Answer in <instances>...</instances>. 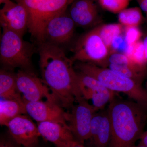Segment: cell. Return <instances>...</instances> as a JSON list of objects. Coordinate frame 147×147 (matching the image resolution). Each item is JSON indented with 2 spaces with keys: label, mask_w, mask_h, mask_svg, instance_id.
Returning <instances> with one entry per match:
<instances>
[{
  "label": "cell",
  "mask_w": 147,
  "mask_h": 147,
  "mask_svg": "<svg viewBox=\"0 0 147 147\" xmlns=\"http://www.w3.org/2000/svg\"><path fill=\"white\" fill-rule=\"evenodd\" d=\"M38 44L42 81L58 104L71 109L75 101L84 98L74 62L67 57L63 47L46 42Z\"/></svg>",
  "instance_id": "6da1fadb"
},
{
  "label": "cell",
  "mask_w": 147,
  "mask_h": 147,
  "mask_svg": "<svg viewBox=\"0 0 147 147\" xmlns=\"http://www.w3.org/2000/svg\"><path fill=\"white\" fill-rule=\"evenodd\" d=\"M107 111L111 125L108 147H133L144 131L147 108L133 100L116 98Z\"/></svg>",
  "instance_id": "7a4b0ae2"
},
{
  "label": "cell",
  "mask_w": 147,
  "mask_h": 147,
  "mask_svg": "<svg viewBox=\"0 0 147 147\" xmlns=\"http://www.w3.org/2000/svg\"><path fill=\"white\" fill-rule=\"evenodd\" d=\"M74 68L97 79L110 90L124 94L147 108V91L142 84L108 67L93 64L77 62Z\"/></svg>",
  "instance_id": "3957f363"
},
{
  "label": "cell",
  "mask_w": 147,
  "mask_h": 147,
  "mask_svg": "<svg viewBox=\"0 0 147 147\" xmlns=\"http://www.w3.org/2000/svg\"><path fill=\"white\" fill-rule=\"evenodd\" d=\"M0 44V61L3 69L11 71L18 68L33 71L32 57L34 45L8 29L2 28Z\"/></svg>",
  "instance_id": "277c9868"
},
{
  "label": "cell",
  "mask_w": 147,
  "mask_h": 147,
  "mask_svg": "<svg viewBox=\"0 0 147 147\" xmlns=\"http://www.w3.org/2000/svg\"><path fill=\"white\" fill-rule=\"evenodd\" d=\"M24 6L29 16L28 31L38 44L43 42L45 27L53 17L65 12L74 0H13Z\"/></svg>",
  "instance_id": "5b68a950"
},
{
  "label": "cell",
  "mask_w": 147,
  "mask_h": 147,
  "mask_svg": "<svg viewBox=\"0 0 147 147\" xmlns=\"http://www.w3.org/2000/svg\"><path fill=\"white\" fill-rule=\"evenodd\" d=\"M110 52L100 36L97 26L79 38L72 48L71 59L108 67Z\"/></svg>",
  "instance_id": "8992f818"
},
{
  "label": "cell",
  "mask_w": 147,
  "mask_h": 147,
  "mask_svg": "<svg viewBox=\"0 0 147 147\" xmlns=\"http://www.w3.org/2000/svg\"><path fill=\"white\" fill-rule=\"evenodd\" d=\"M77 102L67 114V125L75 141L84 144L90 137L92 119L99 110L84 98Z\"/></svg>",
  "instance_id": "52a82bcc"
},
{
  "label": "cell",
  "mask_w": 147,
  "mask_h": 147,
  "mask_svg": "<svg viewBox=\"0 0 147 147\" xmlns=\"http://www.w3.org/2000/svg\"><path fill=\"white\" fill-rule=\"evenodd\" d=\"M16 76L18 89L25 101L36 102L46 98L57 103L50 89L34 72L19 69Z\"/></svg>",
  "instance_id": "ba28073f"
},
{
  "label": "cell",
  "mask_w": 147,
  "mask_h": 147,
  "mask_svg": "<svg viewBox=\"0 0 147 147\" xmlns=\"http://www.w3.org/2000/svg\"><path fill=\"white\" fill-rule=\"evenodd\" d=\"M75 26L67 11L55 16L46 25L42 42L62 47L72 39Z\"/></svg>",
  "instance_id": "9c48e42d"
},
{
  "label": "cell",
  "mask_w": 147,
  "mask_h": 147,
  "mask_svg": "<svg viewBox=\"0 0 147 147\" xmlns=\"http://www.w3.org/2000/svg\"><path fill=\"white\" fill-rule=\"evenodd\" d=\"M77 72L83 97L87 100H91L92 105L98 110H102L115 97V93L97 79L81 71Z\"/></svg>",
  "instance_id": "30bf717a"
},
{
  "label": "cell",
  "mask_w": 147,
  "mask_h": 147,
  "mask_svg": "<svg viewBox=\"0 0 147 147\" xmlns=\"http://www.w3.org/2000/svg\"><path fill=\"white\" fill-rule=\"evenodd\" d=\"M0 24L2 28L8 29L23 37L28 30L26 9L23 5L14 1L5 3L0 10Z\"/></svg>",
  "instance_id": "8fae6325"
},
{
  "label": "cell",
  "mask_w": 147,
  "mask_h": 147,
  "mask_svg": "<svg viewBox=\"0 0 147 147\" xmlns=\"http://www.w3.org/2000/svg\"><path fill=\"white\" fill-rule=\"evenodd\" d=\"M9 135L23 147H36L38 146L40 134L36 126L30 118L21 115L13 119L7 126Z\"/></svg>",
  "instance_id": "7c38bea8"
},
{
  "label": "cell",
  "mask_w": 147,
  "mask_h": 147,
  "mask_svg": "<svg viewBox=\"0 0 147 147\" xmlns=\"http://www.w3.org/2000/svg\"><path fill=\"white\" fill-rule=\"evenodd\" d=\"M24 102L27 114L38 123L54 122L68 127V113L64 112L62 107L57 102L48 100L45 102L41 100L36 102L24 100Z\"/></svg>",
  "instance_id": "4fadbf2b"
},
{
  "label": "cell",
  "mask_w": 147,
  "mask_h": 147,
  "mask_svg": "<svg viewBox=\"0 0 147 147\" xmlns=\"http://www.w3.org/2000/svg\"><path fill=\"white\" fill-rule=\"evenodd\" d=\"M69 15L76 26L90 28L100 21L94 0H74L69 6Z\"/></svg>",
  "instance_id": "5bb4252c"
},
{
  "label": "cell",
  "mask_w": 147,
  "mask_h": 147,
  "mask_svg": "<svg viewBox=\"0 0 147 147\" xmlns=\"http://www.w3.org/2000/svg\"><path fill=\"white\" fill-rule=\"evenodd\" d=\"M108 67L141 84L147 69L134 63L125 54L116 52L110 53Z\"/></svg>",
  "instance_id": "9a60e30c"
},
{
  "label": "cell",
  "mask_w": 147,
  "mask_h": 147,
  "mask_svg": "<svg viewBox=\"0 0 147 147\" xmlns=\"http://www.w3.org/2000/svg\"><path fill=\"white\" fill-rule=\"evenodd\" d=\"M38 128L40 136L51 142L56 147H61L75 141L68 127L54 122H38Z\"/></svg>",
  "instance_id": "2e32d148"
},
{
  "label": "cell",
  "mask_w": 147,
  "mask_h": 147,
  "mask_svg": "<svg viewBox=\"0 0 147 147\" xmlns=\"http://www.w3.org/2000/svg\"><path fill=\"white\" fill-rule=\"evenodd\" d=\"M0 96L2 99H23L16 84V73L1 69L0 70Z\"/></svg>",
  "instance_id": "e0dca14e"
},
{
  "label": "cell",
  "mask_w": 147,
  "mask_h": 147,
  "mask_svg": "<svg viewBox=\"0 0 147 147\" xmlns=\"http://www.w3.org/2000/svg\"><path fill=\"white\" fill-rule=\"evenodd\" d=\"M27 114L25 102L22 100L2 99L0 102V124L6 126L13 119Z\"/></svg>",
  "instance_id": "ac0fdd59"
},
{
  "label": "cell",
  "mask_w": 147,
  "mask_h": 147,
  "mask_svg": "<svg viewBox=\"0 0 147 147\" xmlns=\"http://www.w3.org/2000/svg\"><path fill=\"white\" fill-rule=\"evenodd\" d=\"M111 122L108 111H103L100 126L91 134L89 141L94 147H108L111 139Z\"/></svg>",
  "instance_id": "d6986e66"
},
{
  "label": "cell",
  "mask_w": 147,
  "mask_h": 147,
  "mask_svg": "<svg viewBox=\"0 0 147 147\" xmlns=\"http://www.w3.org/2000/svg\"><path fill=\"white\" fill-rule=\"evenodd\" d=\"M142 11L138 7L126 8L121 11L118 15L119 24L125 27H138L144 20Z\"/></svg>",
  "instance_id": "ffe728a7"
},
{
  "label": "cell",
  "mask_w": 147,
  "mask_h": 147,
  "mask_svg": "<svg viewBox=\"0 0 147 147\" xmlns=\"http://www.w3.org/2000/svg\"><path fill=\"white\" fill-rule=\"evenodd\" d=\"M124 54L134 63L147 68V59L143 40H140L133 45H128Z\"/></svg>",
  "instance_id": "44dd1931"
},
{
  "label": "cell",
  "mask_w": 147,
  "mask_h": 147,
  "mask_svg": "<svg viewBox=\"0 0 147 147\" xmlns=\"http://www.w3.org/2000/svg\"><path fill=\"white\" fill-rule=\"evenodd\" d=\"M98 28L100 37L110 51L113 40L122 34L123 26L120 24H111L98 26Z\"/></svg>",
  "instance_id": "7402d4cb"
},
{
  "label": "cell",
  "mask_w": 147,
  "mask_h": 147,
  "mask_svg": "<svg viewBox=\"0 0 147 147\" xmlns=\"http://www.w3.org/2000/svg\"><path fill=\"white\" fill-rule=\"evenodd\" d=\"M130 0H98L104 9L113 13H119L127 7Z\"/></svg>",
  "instance_id": "603a6c76"
},
{
  "label": "cell",
  "mask_w": 147,
  "mask_h": 147,
  "mask_svg": "<svg viewBox=\"0 0 147 147\" xmlns=\"http://www.w3.org/2000/svg\"><path fill=\"white\" fill-rule=\"evenodd\" d=\"M142 32L137 27H126L125 28V38L128 45H132L140 40Z\"/></svg>",
  "instance_id": "cb8c5ba5"
},
{
  "label": "cell",
  "mask_w": 147,
  "mask_h": 147,
  "mask_svg": "<svg viewBox=\"0 0 147 147\" xmlns=\"http://www.w3.org/2000/svg\"><path fill=\"white\" fill-rule=\"evenodd\" d=\"M128 45L124 36L121 34L116 37L113 40L111 44L110 51L112 53L116 52L124 54Z\"/></svg>",
  "instance_id": "d4e9b609"
},
{
  "label": "cell",
  "mask_w": 147,
  "mask_h": 147,
  "mask_svg": "<svg viewBox=\"0 0 147 147\" xmlns=\"http://www.w3.org/2000/svg\"><path fill=\"white\" fill-rule=\"evenodd\" d=\"M0 147H22L16 143L9 135V137L4 136L1 137Z\"/></svg>",
  "instance_id": "484cf974"
},
{
  "label": "cell",
  "mask_w": 147,
  "mask_h": 147,
  "mask_svg": "<svg viewBox=\"0 0 147 147\" xmlns=\"http://www.w3.org/2000/svg\"><path fill=\"white\" fill-rule=\"evenodd\" d=\"M140 8L147 15V0H137Z\"/></svg>",
  "instance_id": "4316f807"
},
{
  "label": "cell",
  "mask_w": 147,
  "mask_h": 147,
  "mask_svg": "<svg viewBox=\"0 0 147 147\" xmlns=\"http://www.w3.org/2000/svg\"><path fill=\"white\" fill-rule=\"evenodd\" d=\"M139 140L140 144L147 147V130L144 131Z\"/></svg>",
  "instance_id": "83f0119b"
},
{
  "label": "cell",
  "mask_w": 147,
  "mask_h": 147,
  "mask_svg": "<svg viewBox=\"0 0 147 147\" xmlns=\"http://www.w3.org/2000/svg\"><path fill=\"white\" fill-rule=\"evenodd\" d=\"M61 147H86L83 144H80L76 141H73L69 144Z\"/></svg>",
  "instance_id": "f1b7e54d"
},
{
  "label": "cell",
  "mask_w": 147,
  "mask_h": 147,
  "mask_svg": "<svg viewBox=\"0 0 147 147\" xmlns=\"http://www.w3.org/2000/svg\"><path fill=\"white\" fill-rule=\"evenodd\" d=\"M143 42H144V45L145 53H146V57L147 59V35L145 36Z\"/></svg>",
  "instance_id": "f546056e"
},
{
  "label": "cell",
  "mask_w": 147,
  "mask_h": 147,
  "mask_svg": "<svg viewBox=\"0 0 147 147\" xmlns=\"http://www.w3.org/2000/svg\"><path fill=\"white\" fill-rule=\"evenodd\" d=\"M10 1H13V0H0V4H5V3L7 2Z\"/></svg>",
  "instance_id": "4dcf8cb0"
},
{
  "label": "cell",
  "mask_w": 147,
  "mask_h": 147,
  "mask_svg": "<svg viewBox=\"0 0 147 147\" xmlns=\"http://www.w3.org/2000/svg\"><path fill=\"white\" fill-rule=\"evenodd\" d=\"M133 147H147L146 146H144V145H143L142 144H140V143H139V144H138V145H135V146H134Z\"/></svg>",
  "instance_id": "1f68e13d"
},
{
  "label": "cell",
  "mask_w": 147,
  "mask_h": 147,
  "mask_svg": "<svg viewBox=\"0 0 147 147\" xmlns=\"http://www.w3.org/2000/svg\"><path fill=\"white\" fill-rule=\"evenodd\" d=\"M146 91H147V80L146 81Z\"/></svg>",
  "instance_id": "d6a6232c"
},
{
  "label": "cell",
  "mask_w": 147,
  "mask_h": 147,
  "mask_svg": "<svg viewBox=\"0 0 147 147\" xmlns=\"http://www.w3.org/2000/svg\"><path fill=\"white\" fill-rule=\"evenodd\" d=\"M36 147H38V146H36Z\"/></svg>",
  "instance_id": "836d02e7"
},
{
  "label": "cell",
  "mask_w": 147,
  "mask_h": 147,
  "mask_svg": "<svg viewBox=\"0 0 147 147\" xmlns=\"http://www.w3.org/2000/svg\"><path fill=\"white\" fill-rule=\"evenodd\" d=\"M146 16H147V15H146Z\"/></svg>",
  "instance_id": "e575fe53"
}]
</instances>
